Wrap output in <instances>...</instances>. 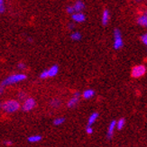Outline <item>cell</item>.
<instances>
[{
	"mask_svg": "<svg viewBox=\"0 0 147 147\" xmlns=\"http://www.w3.org/2000/svg\"><path fill=\"white\" fill-rule=\"evenodd\" d=\"M27 78L25 74L23 73H19V74H14V75H11L9 76H7L5 80L2 81L1 84L3 86H9V85H13V84H16L18 83H21L25 81Z\"/></svg>",
	"mask_w": 147,
	"mask_h": 147,
	"instance_id": "obj_1",
	"label": "cell"
},
{
	"mask_svg": "<svg viewBox=\"0 0 147 147\" xmlns=\"http://www.w3.org/2000/svg\"><path fill=\"white\" fill-rule=\"evenodd\" d=\"M19 109H20V103L19 101L16 100H8L5 101L2 105V109L6 113L16 112Z\"/></svg>",
	"mask_w": 147,
	"mask_h": 147,
	"instance_id": "obj_2",
	"label": "cell"
},
{
	"mask_svg": "<svg viewBox=\"0 0 147 147\" xmlns=\"http://www.w3.org/2000/svg\"><path fill=\"white\" fill-rule=\"evenodd\" d=\"M146 73V67L144 65H136L131 70V76L134 78H140Z\"/></svg>",
	"mask_w": 147,
	"mask_h": 147,
	"instance_id": "obj_3",
	"label": "cell"
},
{
	"mask_svg": "<svg viewBox=\"0 0 147 147\" xmlns=\"http://www.w3.org/2000/svg\"><path fill=\"white\" fill-rule=\"evenodd\" d=\"M124 46V41L122 39L121 32L119 29H115L114 31V49H120Z\"/></svg>",
	"mask_w": 147,
	"mask_h": 147,
	"instance_id": "obj_4",
	"label": "cell"
},
{
	"mask_svg": "<svg viewBox=\"0 0 147 147\" xmlns=\"http://www.w3.org/2000/svg\"><path fill=\"white\" fill-rule=\"evenodd\" d=\"M36 106V101L34 98H26L22 105V109L24 111H31Z\"/></svg>",
	"mask_w": 147,
	"mask_h": 147,
	"instance_id": "obj_5",
	"label": "cell"
},
{
	"mask_svg": "<svg viewBox=\"0 0 147 147\" xmlns=\"http://www.w3.org/2000/svg\"><path fill=\"white\" fill-rule=\"evenodd\" d=\"M80 96H81V94H80L79 92H76L73 94V96L69 100V101L67 102V107L70 108V109H72V108H75L78 103L79 102V99H80Z\"/></svg>",
	"mask_w": 147,
	"mask_h": 147,
	"instance_id": "obj_6",
	"label": "cell"
},
{
	"mask_svg": "<svg viewBox=\"0 0 147 147\" xmlns=\"http://www.w3.org/2000/svg\"><path fill=\"white\" fill-rule=\"evenodd\" d=\"M71 18L75 23H83L86 20V16L82 12H75L73 14H71Z\"/></svg>",
	"mask_w": 147,
	"mask_h": 147,
	"instance_id": "obj_7",
	"label": "cell"
},
{
	"mask_svg": "<svg viewBox=\"0 0 147 147\" xmlns=\"http://www.w3.org/2000/svg\"><path fill=\"white\" fill-rule=\"evenodd\" d=\"M116 128V120H112L109 123V126L107 127V137L108 139H111L114 136V132L115 129Z\"/></svg>",
	"mask_w": 147,
	"mask_h": 147,
	"instance_id": "obj_8",
	"label": "cell"
},
{
	"mask_svg": "<svg viewBox=\"0 0 147 147\" xmlns=\"http://www.w3.org/2000/svg\"><path fill=\"white\" fill-rule=\"evenodd\" d=\"M47 71V75H48V78L50 77H54L58 75L59 73V67L57 65H53L48 69H46Z\"/></svg>",
	"mask_w": 147,
	"mask_h": 147,
	"instance_id": "obj_9",
	"label": "cell"
},
{
	"mask_svg": "<svg viewBox=\"0 0 147 147\" xmlns=\"http://www.w3.org/2000/svg\"><path fill=\"white\" fill-rule=\"evenodd\" d=\"M110 20V13H109V11L107 9H105L102 13V18H101V21H102V24L103 25H107L108 24V22Z\"/></svg>",
	"mask_w": 147,
	"mask_h": 147,
	"instance_id": "obj_10",
	"label": "cell"
},
{
	"mask_svg": "<svg viewBox=\"0 0 147 147\" xmlns=\"http://www.w3.org/2000/svg\"><path fill=\"white\" fill-rule=\"evenodd\" d=\"M137 24L140 26L147 28V16H146L145 13L142 14V16H138V18H137Z\"/></svg>",
	"mask_w": 147,
	"mask_h": 147,
	"instance_id": "obj_11",
	"label": "cell"
},
{
	"mask_svg": "<svg viewBox=\"0 0 147 147\" xmlns=\"http://www.w3.org/2000/svg\"><path fill=\"white\" fill-rule=\"evenodd\" d=\"M95 96V91L92 89H87L82 92V97L85 100H90Z\"/></svg>",
	"mask_w": 147,
	"mask_h": 147,
	"instance_id": "obj_12",
	"label": "cell"
},
{
	"mask_svg": "<svg viewBox=\"0 0 147 147\" xmlns=\"http://www.w3.org/2000/svg\"><path fill=\"white\" fill-rule=\"evenodd\" d=\"M98 116H99V114L98 112H93L89 117V119H88V126H92V125L98 119Z\"/></svg>",
	"mask_w": 147,
	"mask_h": 147,
	"instance_id": "obj_13",
	"label": "cell"
},
{
	"mask_svg": "<svg viewBox=\"0 0 147 147\" xmlns=\"http://www.w3.org/2000/svg\"><path fill=\"white\" fill-rule=\"evenodd\" d=\"M73 7H74L75 12H82L85 8V5L82 1L78 0V1H76L75 4L73 5Z\"/></svg>",
	"mask_w": 147,
	"mask_h": 147,
	"instance_id": "obj_14",
	"label": "cell"
},
{
	"mask_svg": "<svg viewBox=\"0 0 147 147\" xmlns=\"http://www.w3.org/2000/svg\"><path fill=\"white\" fill-rule=\"evenodd\" d=\"M42 136H39V135H34V136H29L28 137V142L29 143H38L42 140Z\"/></svg>",
	"mask_w": 147,
	"mask_h": 147,
	"instance_id": "obj_15",
	"label": "cell"
},
{
	"mask_svg": "<svg viewBox=\"0 0 147 147\" xmlns=\"http://www.w3.org/2000/svg\"><path fill=\"white\" fill-rule=\"evenodd\" d=\"M124 126H126V119H123V117L116 121V129L117 130H122Z\"/></svg>",
	"mask_w": 147,
	"mask_h": 147,
	"instance_id": "obj_16",
	"label": "cell"
},
{
	"mask_svg": "<svg viewBox=\"0 0 147 147\" xmlns=\"http://www.w3.org/2000/svg\"><path fill=\"white\" fill-rule=\"evenodd\" d=\"M61 104H62V101H61L60 100H59V99H53V100H51V102H50L51 107H53V108H54V109L59 108V107L61 106Z\"/></svg>",
	"mask_w": 147,
	"mask_h": 147,
	"instance_id": "obj_17",
	"label": "cell"
},
{
	"mask_svg": "<svg viewBox=\"0 0 147 147\" xmlns=\"http://www.w3.org/2000/svg\"><path fill=\"white\" fill-rule=\"evenodd\" d=\"M70 38L72 40H79L80 39H81V34H80V32H72L71 35H70Z\"/></svg>",
	"mask_w": 147,
	"mask_h": 147,
	"instance_id": "obj_18",
	"label": "cell"
},
{
	"mask_svg": "<svg viewBox=\"0 0 147 147\" xmlns=\"http://www.w3.org/2000/svg\"><path fill=\"white\" fill-rule=\"evenodd\" d=\"M65 122V119L64 117H57L53 120V125L54 126H61Z\"/></svg>",
	"mask_w": 147,
	"mask_h": 147,
	"instance_id": "obj_19",
	"label": "cell"
},
{
	"mask_svg": "<svg viewBox=\"0 0 147 147\" xmlns=\"http://www.w3.org/2000/svg\"><path fill=\"white\" fill-rule=\"evenodd\" d=\"M66 12H67L68 13L70 14H73L75 13V9L74 7H73V5H68L67 8H66Z\"/></svg>",
	"mask_w": 147,
	"mask_h": 147,
	"instance_id": "obj_20",
	"label": "cell"
},
{
	"mask_svg": "<svg viewBox=\"0 0 147 147\" xmlns=\"http://www.w3.org/2000/svg\"><path fill=\"white\" fill-rule=\"evenodd\" d=\"M5 10V6L4 0H0V13H4Z\"/></svg>",
	"mask_w": 147,
	"mask_h": 147,
	"instance_id": "obj_21",
	"label": "cell"
},
{
	"mask_svg": "<svg viewBox=\"0 0 147 147\" xmlns=\"http://www.w3.org/2000/svg\"><path fill=\"white\" fill-rule=\"evenodd\" d=\"M93 132H94V130H93L92 126H87V127H86V133L88 135H92Z\"/></svg>",
	"mask_w": 147,
	"mask_h": 147,
	"instance_id": "obj_22",
	"label": "cell"
},
{
	"mask_svg": "<svg viewBox=\"0 0 147 147\" xmlns=\"http://www.w3.org/2000/svg\"><path fill=\"white\" fill-rule=\"evenodd\" d=\"M18 98H19L20 100H25L27 98V97H26V93L24 92H20L18 93Z\"/></svg>",
	"mask_w": 147,
	"mask_h": 147,
	"instance_id": "obj_23",
	"label": "cell"
},
{
	"mask_svg": "<svg viewBox=\"0 0 147 147\" xmlns=\"http://www.w3.org/2000/svg\"><path fill=\"white\" fill-rule=\"evenodd\" d=\"M17 68L19 69V70H25V68H26V65H25V63H23V62H21V63H18V65H17Z\"/></svg>",
	"mask_w": 147,
	"mask_h": 147,
	"instance_id": "obj_24",
	"label": "cell"
},
{
	"mask_svg": "<svg viewBox=\"0 0 147 147\" xmlns=\"http://www.w3.org/2000/svg\"><path fill=\"white\" fill-rule=\"evenodd\" d=\"M141 40H142V42L144 44V45L146 46V48H147V33L144 34V35L141 37Z\"/></svg>",
	"mask_w": 147,
	"mask_h": 147,
	"instance_id": "obj_25",
	"label": "cell"
},
{
	"mask_svg": "<svg viewBox=\"0 0 147 147\" xmlns=\"http://www.w3.org/2000/svg\"><path fill=\"white\" fill-rule=\"evenodd\" d=\"M68 27H69L70 30H74V29H75V24H74V23H70V24L68 25Z\"/></svg>",
	"mask_w": 147,
	"mask_h": 147,
	"instance_id": "obj_26",
	"label": "cell"
},
{
	"mask_svg": "<svg viewBox=\"0 0 147 147\" xmlns=\"http://www.w3.org/2000/svg\"><path fill=\"white\" fill-rule=\"evenodd\" d=\"M4 92H5V86H3L2 84L0 85V96L4 93Z\"/></svg>",
	"mask_w": 147,
	"mask_h": 147,
	"instance_id": "obj_27",
	"label": "cell"
},
{
	"mask_svg": "<svg viewBox=\"0 0 147 147\" xmlns=\"http://www.w3.org/2000/svg\"><path fill=\"white\" fill-rule=\"evenodd\" d=\"M4 144H5V145H12L13 143L10 142V141H5V142H4Z\"/></svg>",
	"mask_w": 147,
	"mask_h": 147,
	"instance_id": "obj_28",
	"label": "cell"
},
{
	"mask_svg": "<svg viewBox=\"0 0 147 147\" xmlns=\"http://www.w3.org/2000/svg\"><path fill=\"white\" fill-rule=\"evenodd\" d=\"M2 105H3V103H1V102H0V110L2 109Z\"/></svg>",
	"mask_w": 147,
	"mask_h": 147,
	"instance_id": "obj_29",
	"label": "cell"
},
{
	"mask_svg": "<svg viewBox=\"0 0 147 147\" xmlns=\"http://www.w3.org/2000/svg\"><path fill=\"white\" fill-rule=\"evenodd\" d=\"M136 2H142V1H144V0H135Z\"/></svg>",
	"mask_w": 147,
	"mask_h": 147,
	"instance_id": "obj_30",
	"label": "cell"
},
{
	"mask_svg": "<svg viewBox=\"0 0 147 147\" xmlns=\"http://www.w3.org/2000/svg\"><path fill=\"white\" fill-rule=\"evenodd\" d=\"M144 13H145V14H146V16H147V9L145 10V12H144Z\"/></svg>",
	"mask_w": 147,
	"mask_h": 147,
	"instance_id": "obj_31",
	"label": "cell"
},
{
	"mask_svg": "<svg viewBox=\"0 0 147 147\" xmlns=\"http://www.w3.org/2000/svg\"><path fill=\"white\" fill-rule=\"evenodd\" d=\"M146 3H147V0H146Z\"/></svg>",
	"mask_w": 147,
	"mask_h": 147,
	"instance_id": "obj_32",
	"label": "cell"
}]
</instances>
